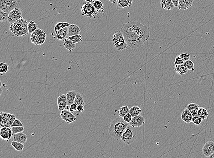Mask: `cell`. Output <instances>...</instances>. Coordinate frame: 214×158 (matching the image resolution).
Returning a JSON list of instances; mask_svg holds the SVG:
<instances>
[{
  "label": "cell",
  "instance_id": "6da1fadb",
  "mask_svg": "<svg viewBox=\"0 0 214 158\" xmlns=\"http://www.w3.org/2000/svg\"><path fill=\"white\" fill-rule=\"evenodd\" d=\"M121 31L128 46L133 49L143 46L150 38L147 26L136 21L124 23L121 27Z\"/></svg>",
  "mask_w": 214,
  "mask_h": 158
},
{
  "label": "cell",
  "instance_id": "7a4b0ae2",
  "mask_svg": "<svg viewBox=\"0 0 214 158\" xmlns=\"http://www.w3.org/2000/svg\"><path fill=\"white\" fill-rule=\"evenodd\" d=\"M129 124L124 121L123 118L119 117L115 118L112 121L109 128L110 135L115 139H121Z\"/></svg>",
  "mask_w": 214,
  "mask_h": 158
},
{
  "label": "cell",
  "instance_id": "3957f363",
  "mask_svg": "<svg viewBox=\"0 0 214 158\" xmlns=\"http://www.w3.org/2000/svg\"><path fill=\"white\" fill-rule=\"evenodd\" d=\"M9 30L17 37H25L29 33L28 22L24 18H22L10 24Z\"/></svg>",
  "mask_w": 214,
  "mask_h": 158
},
{
  "label": "cell",
  "instance_id": "277c9868",
  "mask_svg": "<svg viewBox=\"0 0 214 158\" xmlns=\"http://www.w3.org/2000/svg\"><path fill=\"white\" fill-rule=\"evenodd\" d=\"M111 42L114 47L119 50L124 51L128 47L124 35L120 31H116L115 32Z\"/></svg>",
  "mask_w": 214,
  "mask_h": 158
},
{
  "label": "cell",
  "instance_id": "5b68a950",
  "mask_svg": "<svg viewBox=\"0 0 214 158\" xmlns=\"http://www.w3.org/2000/svg\"><path fill=\"white\" fill-rule=\"evenodd\" d=\"M136 131L134 127L130 124L127 126L124 133L123 134L121 139L122 141L127 145H131L136 139Z\"/></svg>",
  "mask_w": 214,
  "mask_h": 158
},
{
  "label": "cell",
  "instance_id": "8992f818",
  "mask_svg": "<svg viewBox=\"0 0 214 158\" xmlns=\"http://www.w3.org/2000/svg\"><path fill=\"white\" fill-rule=\"evenodd\" d=\"M47 34L41 29H37L31 35V42L35 45H41L45 43Z\"/></svg>",
  "mask_w": 214,
  "mask_h": 158
},
{
  "label": "cell",
  "instance_id": "52a82bcc",
  "mask_svg": "<svg viewBox=\"0 0 214 158\" xmlns=\"http://www.w3.org/2000/svg\"><path fill=\"white\" fill-rule=\"evenodd\" d=\"M81 11L83 16H87L90 18H96L98 15L97 11L92 3H84L81 6Z\"/></svg>",
  "mask_w": 214,
  "mask_h": 158
},
{
  "label": "cell",
  "instance_id": "ba28073f",
  "mask_svg": "<svg viewBox=\"0 0 214 158\" xmlns=\"http://www.w3.org/2000/svg\"><path fill=\"white\" fill-rule=\"evenodd\" d=\"M0 118L1 128L4 127H11L14 121L16 119L15 115L2 112L0 113Z\"/></svg>",
  "mask_w": 214,
  "mask_h": 158
},
{
  "label": "cell",
  "instance_id": "9c48e42d",
  "mask_svg": "<svg viewBox=\"0 0 214 158\" xmlns=\"http://www.w3.org/2000/svg\"><path fill=\"white\" fill-rule=\"evenodd\" d=\"M17 6V0H0V9L9 13Z\"/></svg>",
  "mask_w": 214,
  "mask_h": 158
},
{
  "label": "cell",
  "instance_id": "30bf717a",
  "mask_svg": "<svg viewBox=\"0 0 214 158\" xmlns=\"http://www.w3.org/2000/svg\"><path fill=\"white\" fill-rule=\"evenodd\" d=\"M23 18L21 9L16 8L9 13L8 22L10 24Z\"/></svg>",
  "mask_w": 214,
  "mask_h": 158
},
{
  "label": "cell",
  "instance_id": "8fae6325",
  "mask_svg": "<svg viewBox=\"0 0 214 158\" xmlns=\"http://www.w3.org/2000/svg\"><path fill=\"white\" fill-rule=\"evenodd\" d=\"M60 117L62 120L69 124L76 121L77 119L76 115L67 109L61 111Z\"/></svg>",
  "mask_w": 214,
  "mask_h": 158
},
{
  "label": "cell",
  "instance_id": "7c38bea8",
  "mask_svg": "<svg viewBox=\"0 0 214 158\" xmlns=\"http://www.w3.org/2000/svg\"><path fill=\"white\" fill-rule=\"evenodd\" d=\"M14 135L11 127H4L0 129V137L3 140L9 141Z\"/></svg>",
  "mask_w": 214,
  "mask_h": 158
},
{
  "label": "cell",
  "instance_id": "4fadbf2b",
  "mask_svg": "<svg viewBox=\"0 0 214 158\" xmlns=\"http://www.w3.org/2000/svg\"><path fill=\"white\" fill-rule=\"evenodd\" d=\"M58 109L59 111H62L65 109H69L68 106L66 95L63 94L60 95L58 98Z\"/></svg>",
  "mask_w": 214,
  "mask_h": 158
},
{
  "label": "cell",
  "instance_id": "5bb4252c",
  "mask_svg": "<svg viewBox=\"0 0 214 158\" xmlns=\"http://www.w3.org/2000/svg\"><path fill=\"white\" fill-rule=\"evenodd\" d=\"M203 153L206 157H209L214 152V142L208 141L203 147Z\"/></svg>",
  "mask_w": 214,
  "mask_h": 158
},
{
  "label": "cell",
  "instance_id": "9a60e30c",
  "mask_svg": "<svg viewBox=\"0 0 214 158\" xmlns=\"http://www.w3.org/2000/svg\"><path fill=\"white\" fill-rule=\"evenodd\" d=\"M129 124L134 128L141 127L145 124V118L142 115L140 114L132 118V120Z\"/></svg>",
  "mask_w": 214,
  "mask_h": 158
},
{
  "label": "cell",
  "instance_id": "2e32d148",
  "mask_svg": "<svg viewBox=\"0 0 214 158\" xmlns=\"http://www.w3.org/2000/svg\"><path fill=\"white\" fill-rule=\"evenodd\" d=\"M194 0H180L178 3V9L186 10L190 8L193 4Z\"/></svg>",
  "mask_w": 214,
  "mask_h": 158
},
{
  "label": "cell",
  "instance_id": "e0dca14e",
  "mask_svg": "<svg viewBox=\"0 0 214 158\" xmlns=\"http://www.w3.org/2000/svg\"><path fill=\"white\" fill-rule=\"evenodd\" d=\"M193 115L191 114L190 111L188 110V109H185L183 110L181 115V118L182 120L186 123H190L192 122Z\"/></svg>",
  "mask_w": 214,
  "mask_h": 158
},
{
  "label": "cell",
  "instance_id": "ac0fdd59",
  "mask_svg": "<svg viewBox=\"0 0 214 158\" xmlns=\"http://www.w3.org/2000/svg\"><path fill=\"white\" fill-rule=\"evenodd\" d=\"M133 0H117V9L120 10L124 8H128L132 5Z\"/></svg>",
  "mask_w": 214,
  "mask_h": 158
},
{
  "label": "cell",
  "instance_id": "d6986e66",
  "mask_svg": "<svg viewBox=\"0 0 214 158\" xmlns=\"http://www.w3.org/2000/svg\"><path fill=\"white\" fill-rule=\"evenodd\" d=\"M81 33V30L80 29L79 26L71 24L69 26L68 29V37L75 36L76 35L80 34Z\"/></svg>",
  "mask_w": 214,
  "mask_h": 158
},
{
  "label": "cell",
  "instance_id": "ffe728a7",
  "mask_svg": "<svg viewBox=\"0 0 214 158\" xmlns=\"http://www.w3.org/2000/svg\"><path fill=\"white\" fill-rule=\"evenodd\" d=\"M27 139V135L22 132L14 134L13 140L15 141L24 144L26 142Z\"/></svg>",
  "mask_w": 214,
  "mask_h": 158
},
{
  "label": "cell",
  "instance_id": "44dd1931",
  "mask_svg": "<svg viewBox=\"0 0 214 158\" xmlns=\"http://www.w3.org/2000/svg\"><path fill=\"white\" fill-rule=\"evenodd\" d=\"M174 70L178 75H183L188 72L189 69L184 63L180 65H175Z\"/></svg>",
  "mask_w": 214,
  "mask_h": 158
},
{
  "label": "cell",
  "instance_id": "7402d4cb",
  "mask_svg": "<svg viewBox=\"0 0 214 158\" xmlns=\"http://www.w3.org/2000/svg\"><path fill=\"white\" fill-rule=\"evenodd\" d=\"M76 43H75L73 42L69 39L65 38L64 41V46L66 49L68 50L69 52H71L75 50L76 46Z\"/></svg>",
  "mask_w": 214,
  "mask_h": 158
},
{
  "label": "cell",
  "instance_id": "603a6c76",
  "mask_svg": "<svg viewBox=\"0 0 214 158\" xmlns=\"http://www.w3.org/2000/svg\"><path fill=\"white\" fill-rule=\"evenodd\" d=\"M160 4L162 8L167 10L173 9L175 7L171 0H161Z\"/></svg>",
  "mask_w": 214,
  "mask_h": 158
},
{
  "label": "cell",
  "instance_id": "cb8c5ba5",
  "mask_svg": "<svg viewBox=\"0 0 214 158\" xmlns=\"http://www.w3.org/2000/svg\"><path fill=\"white\" fill-rule=\"evenodd\" d=\"M68 29L69 26H68L55 31L57 39L61 40L66 38L68 35Z\"/></svg>",
  "mask_w": 214,
  "mask_h": 158
},
{
  "label": "cell",
  "instance_id": "d4e9b609",
  "mask_svg": "<svg viewBox=\"0 0 214 158\" xmlns=\"http://www.w3.org/2000/svg\"><path fill=\"white\" fill-rule=\"evenodd\" d=\"M76 93L77 92L76 91H71L68 92L66 94L69 106H71L72 104H73L75 102Z\"/></svg>",
  "mask_w": 214,
  "mask_h": 158
},
{
  "label": "cell",
  "instance_id": "484cf974",
  "mask_svg": "<svg viewBox=\"0 0 214 158\" xmlns=\"http://www.w3.org/2000/svg\"><path fill=\"white\" fill-rule=\"evenodd\" d=\"M199 108V105L194 103H191V104H189L187 107V109L190 111L193 116L197 115L198 111Z\"/></svg>",
  "mask_w": 214,
  "mask_h": 158
},
{
  "label": "cell",
  "instance_id": "4316f807",
  "mask_svg": "<svg viewBox=\"0 0 214 158\" xmlns=\"http://www.w3.org/2000/svg\"><path fill=\"white\" fill-rule=\"evenodd\" d=\"M93 5L98 13H103L104 9L103 8V4L100 0H95L93 2Z\"/></svg>",
  "mask_w": 214,
  "mask_h": 158
},
{
  "label": "cell",
  "instance_id": "83f0119b",
  "mask_svg": "<svg viewBox=\"0 0 214 158\" xmlns=\"http://www.w3.org/2000/svg\"><path fill=\"white\" fill-rule=\"evenodd\" d=\"M208 113L206 109L202 107H199L197 115L202 119H206L208 117Z\"/></svg>",
  "mask_w": 214,
  "mask_h": 158
},
{
  "label": "cell",
  "instance_id": "f1b7e54d",
  "mask_svg": "<svg viewBox=\"0 0 214 158\" xmlns=\"http://www.w3.org/2000/svg\"><path fill=\"white\" fill-rule=\"evenodd\" d=\"M142 111L141 109L138 106H133L129 110V113L131 114L133 117L141 114Z\"/></svg>",
  "mask_w": 214,
  "mask_h": 158
},
{
  "label": "cell",
  "instance_id": "f546056e",
  "mask_svg": "<svg viewBox=\"0 0 214 158\" xmlns=\"http://www.w3.org/2000/svg\"><path fill=\"white\" fill-rule=\"evenodd\" d=\"M74 103L76 104L77 105H85V101H84V97H83L82 94H80L79 93L77 92Z\"/></svg>",
  "mask_w": 214,
  "mask_h": 158
},
{
  "label": "cell",
  "instance_id": "4dcf8cb0",
  "mask_svg": "<svg viewBox=\"0 0 214 158\" xmlns=\"http://www.w3.org/2000/svg\"><path fill=\"white\" fill-rule=\"evenodd\" d=\"M11 145L14 148V149H15L17 151H19V152L22 151L24 148V145L23 143L18 142L15 141L14 140L11 142Z\"/></svg>",
  "mask_w": 214,
  "mask_h": 158
},
{
  "label": "cell",
  "instance_id": "1f68e13d",
  "mask_svg": "<svg viewBox=\"0 0 214 158\" xmlns=\"http://www.w3.org/2000/svg\"><path fill=\"white\" fill-rule=\"evenodd\" d=\"M129 110H130V109H129V107L127 106H124L121 107L118 111L119 116L121 117H124L125 115H126L127 113H129Z\"/></svg>",
  "mask_w": 214,
  "mask_h": 158
},
{
  "label": "cell",
  "instance_id": "d6a6232c",
  "mask_svg": "<svg viewBox=\"0 0 214 158\" xmlns=\"http://www.w3.org/2000/svg\"><path fill=\"white\" fill-rule=\"evenodd\" d=\"M38 26L35 22L33 21H30L29 22H28V31L29 33L31 34L37 30Z\"/></svg>",
  "mask_w": 214,
  "mask_h": 158
},
{
  "label": "cell",
  "instance_id": "836d02e7",
  "mask_svg": "<svg viewBox=\"0 0 214 158\" xmlns=\"http://www.w3.org/2000/svg\"><path fill=\"white\" fill-rule=\"evenodd\" d=\"M9 70V67L7 63H0V73L1 75L8 72Z\"/></svg>",
  "mask_w": 214,
  "mask_h": 158
},
{
  "label": "cell",
  "instance_id": "e575fe53",
  "mask_svg": "<svg viewBox=\"0 0 214 158\" xmlns=\"http://www.w3.org/2000/svg\"><path fill=\"white\" fill-rule=\"evenodd\" d=\"M71 25L69 23L66 22H59L57 23L55 26V31H57L61 29H64L65 27H68Z\"/></svg>",
  "mask_w": 214,
  "mask_h": 158
},
{
  "label": "cell",
  "instance_id": "d590c367",
  "mask_svg": "<svg viewBox=\"0 0 214 158\" xmlns=\"http://www.w3.org/2000/svg\"><path fill=\"white\" fill-rule=\"evenodd\" d=\"M68 38L75 43H79L83 41L82 39V36L80 34L76 35L71 36V37H69Z\"/></svg>",
  "mask_w": 214,
  "mask_h": 158
},
{
  "label": "cell",
  "instance_id": "8d00e7d4",
  "mask_svg": "<svg viewBox=\"0 0 214 158\" xmlns=\"http://www.w3.org/2000/svg\"><path fill=\"white\" fill-rule=\"evenodd\" d=\"M8 16L9 13H5L0 9V21L1 22L8 21Z\"/></svg>",
  "mask_w": 214,
  "mask_h": 158
},
{
  "label": "cell",
  "instance_id": "74e56055",
  "mask_svg": "<svg viewBox=\"0 0 214 158\" xmlns=\"http://www.w3.org/2000/svg\"><path fill=\"white\" fill-rule=\"evenodd\" d=\"M184 63L189 70H191L192 72L194 71V63L190 59L188 60L187 61L184 62Z\"/></svg>",
  "mask_w": 214,
  "mask_h": 158
},
{
  "label": "cell",
  "instance_id": "f35d334b",
  "mask_svg": "<svg viewBox=\"0 0 214 158\" xmlns=\"http://www.w3.org/2000/svg\"><path fill=\"white\" fill-rule=\"evenodd\" d=\"M11 129L13 134L23 132L25 130L24 126H15L11 127Z\"/></svg>",
  "mask_w": 214,
  "mask_h": 158
},
{
  "label": "cell",
  "instance_id": "ab89813d",
  "mask_svg": "<svg viewBox=\"0 0 214 158\" xmlns=\"http://www.w3.org/2000/svg\"><path fill=\"white\" fill-rule=\"evenodd\" d=\"M202 120L203 119L201 117H199L198 115H196V116L193 117L192 122L194 125H200L201 123Z\"/></svg>",
  "mask_w": 214,
  "mask_h": 158
},
{
  "label": "cell",
  "instance_id": "60d3db41",
  "mask_svg": "<svg viewBox=\"0 0 214 158\" xmlns=\"http://www.w3.org/2000/svg\"><path fill=\"white\" fill-rule=\"evenodd\" d=\"M15 126H24V125L22 121L20 120V119L16 118L15 120L14 121L11 127H15Z\"/></svg>",
  "mask_w": 214,
  "mask_h": 158
},
{
  "label": "cell",
  "instance_id": "b9f144b4",
  "mask_svg": "<svg viewBox=\"0 0 214 158\" xmlns=\"http://www.w3.org/2000/svg\"><path fill=\"white\" fill-rule=\"evenodd\" d=\"M132 118H133V117L129 113H127V114L124 116V117H123V119H124V121L126 122L128 124H130V123L131 122V120H132Z\"/></svg>",
  "mask_w": 214,
  "mask_h": 158
},
{
  "label": "cell",
  "instance_id": "7bdbcfd3",
  "mask_svg": "<svg viewBox=\"0 0 214 158\" xmlns=\"http://www.w3.org/2000/svg\"><path fill=\"white\" fill-rule=\"evenodd\" d=\"M184 63V61L180 57V55L178 56L177 57L175 58V61H174L175 65H180V64H183Z\"/></svg>",
  "mask_w": 214,
  "mask_h": 158
},
{
  "label": "cell",
  "instance_id": "ee69618b",
  "mask_svg": "<svg viewBox=\"0 0 214 158\" xmlns=\"http://www.w3.org/2000/svg\"><path fill=\"white\" fill-rule=\"evenodd\" d=\"M180 57L183 60L184 62L187 61L190 59V54H182L180 55Z\"/></svg>",
  "mask_w": 214,
  "mask_h": 158
},
{
  "label": "cell",
  "instance_id": "f6af8a7d",
  "mask_svg": "<svg viewBox=\"0 0 214 158\" xmlns=\"http://www.w3.org/2000/svg\"><path fill=\"white\" fill-rule=\"evenodd\" d=\"M77 106L78 105L76 104H75V103L72 104L71 106H69V111L73 113V112L76 111Z\"/></svg>",
  "mask_w": 214,
  "mask_h": 158
},
{
  "label": "cell",
  "instance_id": "bcb514c9",
  "mask_svg": "<svg viewBox=\"0 0 214 158\" xmlns=\"http://www.w3.org/2000/svg\"><path fill=\"white\" fill-rule=\"evenodd\" d=\"M85 109V105H79L77 106L76 111L78 113H82Z\"/></svg>",
  "mask_w": 214,
  "mask_h": 158
},
{
  "label": "cell",
  "instance_id": "7dc6e473",
  "mask_svg": "<svg viewBox=\"0 0 214 158\" xmlns=\"http://www.w3.org/2000/svg\"><path fill=\"white\" fill-rule=\"evenodd\" d=\"M174 4V6L175 7H178V3H179V1L180 0H171Z\"/></svg>",
  "mask_w": 214,
  "mask_h": 158
},
{
  "label": "cell",
  "instance_id": "c3c4849f",
  "mask_svg": "<svg viewBox=\"0 0 214 158\" xmlns=\"http://www.w3.org/2000/svg\"><path fill=\"white\" fill-rule=\"evenodd\" d=\"M109 1L110 3H112V4H114L117 1V0H109Z\"/></svg>",
  "mask_w": 214,
  "mask_h": 158
},
{
  "label": "cell",
  "instance_id": "681fc988",
  "mask_svg": "<svg viewBox=\"0 0 214 158\" xmlns=\"http://www.w3.org/2000/svg\"><path fill=\"white\" fill-rule=\"evenodd\" d=\"M84 1H85L88 2V3H93L94 1V0H84Z\"/></svg>",
  "mask_w": 214,
  "mask_h": 158
},
{
  "label": "cell",
  "instance_id": "f907efd6",
  "mask_svg": "<svg viewBox=\"0 0 214 158\" xmlns=\"http://www.w3.org/2000/svg\"><path fill=\"white\" fill-rule=\"evenodd\" d=\"M209 158H214V152L212 154V155H211V156H210V157H209Z\"/></svg>",
  "mask_w": 214,
  "mask_h": 158
},
{
  "label": "cell",
  "instance_id": "816d5d0a",
  "mask_svg": "<svg viewBox=\"0 0 214 158\" xmlns=\"http://www.w3.org/2000/svg\"><path fill=\"white\" fill-rule=\"evenodd\" d=\"M1 93H2V88H1Z\"/></svg>",
  "mask_w": 214,
  "mask_h": 158
}]
</instances>
